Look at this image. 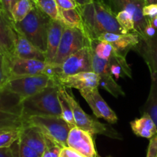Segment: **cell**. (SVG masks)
<instances>
[{"label":"cell","instance_id":"obj_1","mask_svg":"<svg viewBox=\"0 0 157 157\" xmlns=\"http://www.w3.org/2000/svg\"><path fill=\"white\" fill-rule=\"evenodd\" d=\"M78 9L82 18L84 32L90 40L98 39L106 32L128 33L104 0H92L87 4L78 6Z\"/></svg>","mask_w":157,"mask_h":157},{"label":"cell","instance_id":"obj_2","mask_svg":"<svg viewBox=\"0 0 157 157\" xmlns=\"http://www.w3.org/2000/svg\"><path fill=\"white\" fill-rule=\"evenodd\" d=\"M52 18L36 6L23 20L15 22V29L39 50L46 53L48 36Z\"/></svg>","mask_w":157,"mask_h":157},{"label":"cell","instance_id":"obj_3","mask_svg":"<svg viewBox=\"0 0 157 157\" xmlns=\"http://www.w3.org/2000/svg\"><path fill=\"white\" fill-rule=\"evenodd\" d=\"M59 85L49 86L41 92L23 99L24 121L32 115L62 117L59 99Z\"/></svg>","mask_w":157,"mask_h":157},{"label":"cell","instance_id":"obj_4","mask_svg":"<svg viewBox=\"0 0 157 157\" xmlns=\"http://www.w3.org/2000/svg\"><path fill=\"white\" fill-rule=\"evenodd\" d=\"M59 92L70 103L73 110L77 127L89 132L92 135H102L115 139H123L121 134L113 129L110 125L101 123L96 119L90 116L88 114L86 113L75 99L71 89L60 86Z\"/></svg>","mask_w":157,"mask_h":157},{"label":"cell","instance_id":"obj_5","mask_svg":"<svg viewBox=\"0 0 157 157\" xmlns=\"http://www.w3.org/2000/svg\"><path fill=\"white\" fill-rule=\"evenodd\" d=\"M23 126V99L6 89H0V129L12 130Z\"/></svg>","mask_w":157,"mask_h":157},{"label":"cell","instance_id":"obj_6","mask_svg":"<svg viewBox=\"0 0 157 157\" xmlns=\"http://www.w3.org/2000/svg\"><path fill=\"white\" fill-rule=\"evenodd\" d=\"M38 128L45 136L52 139L61 147L67 146V137L71 127L62 117L53 115H32L25 119L24 126Z\"/></svg>","mask_w":157,"mask_h":157},{"label":"cell","instance_id":"obj_7","mask_svg":"<svg viewBox=\"0 0 157 157\" xmlns=\"http://www.w3.org/2000/svg\"><path fill=\"white\" fill-rule=\"evenodd\" d=\"M53 84L57 83L50 77L44 74H39L11 78L4 89L20 95L24 99L41 92Z\"/></svg>","mask_w":157,"mask_h":157},{"label":"cell","instance_id":"obj_8","mask_svg":"<svg viewBox=\"0 0 157 157\" xmlns=\"http://www.w3.org/2000/svg\"><path fill=\"white\" fill-rule=\"evenodd\" d=\"M89 46H90V39L82 30L65 26L58 52L52 63L61 65L69 56Z\"/></svg>","mask_w":157,"mask_h":157},{"label":"cell","instance_id":"obj_9","mask_svg":"<svg viewBox=\"0 0 157 157\" xmlns=\"http://www.w3.org/2000/svg\"><path fill=\"white\" fill-rule=\"evenodd\" d=\"M104 2L115 15L121 11L130 12L134 21L135 32L139 35L140 38H144V30L149 24L143 12L146 6L145 0H104Z\"/></svg>","mask_w":157,"mask_h":157},{"label":"cell","instance_id":"obj_10","mask_svg":"<svg viewBox=\"0 0 157 157\" xmlns=\"http://www.w3.org/2000/svg\"><path fill=\"white\" fill-rule=\"evenodd\" d=\"M9 66L11 79L17 77L29 76L39 74L46 75L49 62L12 56L9 58Z\"/></svg>","mask_w":157,"mask_h":157},{"label":"cell","instance_id":"obj_11","mask_svg":"<svg viewBox=\"0 0 157 157\" xmlns=\"http://www.w3.org/2000/svg\"><path fill=\"white\" fill-rule=\"evenodd\" d=\"M18 35L14 21L0 7V53L9 58L15 56Z\"/></svg>","mask_w":157,"mask_h":157},{"label":"cell","instance_id":"obj_12","mask_svg":"<svg viewBox=\"0 0 157 157\" xmlns=\"http://www.w3.org/2000/svg\"><path fill=\"white\" fill-rule=\"evenodd\" d=\"M83 72H93L90 46H85L76 53L69 56L61 65L60 76L74 75Z\"/></svg>","mask_w":157,"mask_h":157},{"label":"cell","instance_id":"obj_13","mask_svg":"<svg viewBox=\"0 0 157 157\" xmlns=\"http://www.w3.org/2000/svg\"><path fill=\"white\" fill-rule=\"evenodd\" d=\"M92 51V50H91ZM92 69L93 72L99 76L100 86L104 88L106 91L110 92L113 97L125 95V92L122 87L117 84L113 79V75L110 70V64L107 61L101 59L92 52Z\"/></svg>","mask_w":157,"mask_h":157},{"label":"cell","instance_id":"obj_14","mask_svg":"<svg viewBox=\"0 0 157 157\" xmlns=\"http://www.w3.org/2000/svg\"><path fill=\"white\" fill-rule=\"evenodd\" d=\"M80 93L89 105L97 118L104 119L110 124L117 123V115L101 96L98 88L87 91H81Z\"/></svg>","mask_w":157,"mask_h":157},{"label":"cell","instance_id":"obj_15","mask_svg":"<svg viewBox=\"0 0 157 157\" xmlns=\"http://www.w3.org/2000/svg\"><path fill=\"white\" fill-rule=\"evenodd\" d=\"M56 83L68 89H77L81 91H87L100 86L99 76L94 72H83L70 75L59 76Z\"/></svg>","mask_w":157,"mask_h":157},{"label":"cell","instance_id":"obj_16","mask_svg":"<svg viewBox=\"0 0 157 157\" xmlns=\"http://www.w3.org/2000/svg\"><path fill=\"white\" fill-rule=\"evenodd\" d=\"M67 146L87 157H96L98 154L93 135L77 126L71 128L69 132Z\"/></svg>","mask_w":157,"mask_h":157},{"label":"cell","instance_id":"obj_17","mask_svg":"<svg viewBox=\"0 0 157 157\" xmlns=\"http://www.w3.org/2000/svg\"><path fill=\"white\" fill-rule=\"evenodd\" d=\"M98 40L110 43L117 54L127 57V53L139 43L140 36L136 32L126 34L106 32L102 34Z\"/></svg>","mask_w":157,"mask_h":157},{"label":"cell","instance_id":"obj_18","mask_svg":"<svg viewBox=\"0 0 157 157\" xmlns=\"http://www.w3.org/2000/svg\"><path fill=\"white\" fill-rule=\"evenodd\" d=\"M133 50L144 58L150 74H157V34L152 38H140Z\"/></svg>","mask_w":157,"mask_h":157},{"label":"cell","instance_id":"obj_19","mask_svg":"<svg viewBox=\"0 0 157 157\" xmlns=\"http://www.w3.org/2000/svg\"><path fill=\"white\" fill-rule=\"evenodd\" d=\"M18 139L36 151L41 156L45 149V136L38 128L25 125L21 129Z\"/></svg>","mask_w":157,"mask_h":157},{"label":"cell","instance_id":"obj_20","mask_svg":"<svg viewBox=\"0 0 157 157\" xmlns=\"http://www.w3.org/2000/svg\"><path fill=\"white\" fill-rule=\"evenodd\" d=\"M65 26L59 20H52L48 36V49L46 52V62H53V60L58 52L63 31Z\"/></svg>","mask_w":157,"mask_h":157},{"label":"cell","instance_id":"obj_21","mask_svg":"<svg viewBox=\"0 0 157 157\" xmlns=\"http://www.w3.org/2000/svg\"><path fill=\"white\" fill-rule=\"evenodd\" d=\"M15 56L26 59L46 62L45 53L39 50L25 37L19 33L15 43Z\"/></svg>","mask_w":157,"mask_h":157},{"label":"cell","instance_id":"obj_22","mask_svg":"<svg viewBox=\"0 0 157 157\" xmlns=\"http://www.w3.org/2000/svg\"><path fill=\"white\" fill-rule=\"evenodd\" d=\"M132 131L139 137L151 139L157 134V128L151 117L147 114H143L139 119L130 122Z\"/></svg>","mask_w":157,"mask_h":157},{"label":"cell","instance_id":"obj_23","mask_svg":"<svg viewBox=\"0 0 157 157\" xmlns=\"http://www.w3.org/2000/svg\"><path fill=\"white\" fill-rule=\"evenodd\" d=\"M151 75V86L150 93L145 104L140 108L143 114H147L151 117L157 128V74Z\"/></svg>","mask_w":157,"mask_h":157},{"label":"cell","instance_id":"obj_24","mask_svg":"<svg viewBox=\"0 0 157 157\" xmlns=\"http://www.w3.org/2000/svg\"><path fill=\"white\" fill-rule=\"evenodd\" d=\"M108 62L110 72L116 79L120 78H132V69L127 63L125 56L116 54Z\"/></svg>","mask_w":157,"mask_h":157},{"label":"cell","instance_id":"obj_25","mask_svg":"<svg viewBox=\"0 0 157 157\" xmlns=\"http://www.w3.org/2000/svg\"><path fill=\"white\" fill-rule=\"evenodd\" d=\"M58 20L66 27L79 29L84 32L82 18L78 8L67 10L59 9Z\"/></svg>","mask_w":157,"mask_h":157},{"label":"cell","instance_id":"obj_26","mask_svg":"<svg viewBox=\"0 0 157 157\" xmlns=\"http://www.w3.org/2000/svg\"><path fill=\"white\" fill-rule=\"evenodd\" d=\"M90 49L99 58L107 62L117 54L110 43L98 39L90 40Z\"/></svg>","mask_w":157,"mask_h":157},{"label":"cell","instance_id":"obj_27","mask_svg":"<svg viewBox=\"0 0 157 157\" xmlns=\"http://www.w3.org/2000/svg\"><path fill=\"white\" fill-rule=\"evenodd\" d=\"M35 6V2L32 0H17L11 12L14 22H18L24 19Z\"/></svg>","mask_w":157,"mask_h":157},{"label":"cell","instance_id":"obj_28","mask_svg":"<svg viewBox=\"0 0 157 157\" xmlns=\"http://www.w3.org/2000/svg\"><path fill=\"white\" fill-rule=\"evenodd\" d=\"M35 5L52 19L58 20L59 8L55 0H38Z\"/></svg>","mask_w":157,"mask_h":157},{"label":"cell","instance_id":"obj_29","mask_svg":"<svg viewBox=\"0 0 157 157\" xmlns=\"http://www.w3.org/2000/svg\"><path fill=\"white\" fill-rule=\"evenodd\" d=\"M11 149L14 157H41L36 151L19 139L11 146Z\"/></svg>","mask_w":157,"mask_h":157},{"label":"cell","instance_id":"obj_30","mask_svg":"<svg viewBox=\"0 0 157 157\" xmlns=\"http://www.w3.org/2000/svg\"><path fill=\"white\" fill-rule=\"evenodd\" d=\"M21 129H12L5 131L0 133V149L2 148L11 147L17 140L19 139L21 135Z\"/></svg>","mask_w":157,"mask_h":157},{"label":"cell","instance_id":"obj_31","mask_svg":"<svg viewBox=\"0 0 157 157\" xmlns=\"http://www.w3.org/2000/svg\"><path fill=\"white\" fill-rule=\"evenodd\" d=\"M59 99L60 106L61 108V112H62V118L70 125L71 128L76 126V123L74 116L73 110L71 109L70 103L67 99L59 92Z\"/></svg>","mask_w":157,"mask_h":157},{"label":"cell","instance_id":"obj_32","mask_svg":"<svg viewBox=\"0 0 157 157\" xmlns=\"http://www.w3.org/2000/svg\"><path fill=\"white\" fill-rule=\"evenodd\" d=\"M116 18L121 26L128 32H135L133 15L127 11H121L116 15Z\"/></svg>","mask_w":157,"mask_h":157},{"label":"cell","instance_id":"obj_33","mask_svg":"<svg viewBox=\"0 0 157 157\" xmlns=\"http://www.w3.org/2000/svg\"><path fill=\"white\" fill-rule=\"evenodd\" d=\"M10 80L9 58L0 53V89H4Z\"/></svg>","mask_w":157,"mask_h":157},{"label":"cell","instance_id":"obj_34","mask_svg":"<svg viewBox=\"0 0 157 157\" xmlns=\"http://www.w3.org/2000/svg\"><path fill=\"white\" fill-rule=\"evenodd\" d=\"M61 149V146L52 139L45 136V149L41 157H59Z\"/></svg>","mask_w":157,"mask_h":157},{"label":"cell","instance_id":"obj_35","mask_svg":"<svg viewBox=\"0 0 157 157\" xmlns=\"http://www.w3.org/2000/svg\"><path fill=\"white\" fill-rule=\"evenodd\" d=\"M144 15L148 22L157 18V4L146 5L144 8Z\"/></svg>","mask_w":157,"mask_h":157},{"label":"cell","instance_id":"obj_36","mask_svg":"<svg viewBox=\"0 0 157 157\" xmlns=\"http://www.w3.org/2000/svg\"><path fill=\"white\" fill-rule=\"evenodd\" d=\"M147 157H157V134L150 139Z\"/></svg>","mask_w":157,"mask_h":157},{"label":"cell","instance_id":"obj_37","mask_svg":"<svg viewBox=\"0 0 157 157\" xmlns=\"http://www.w3.org/2000/svg\"><path fill=\"white\" fill-rule=\"evenodd\" d=\"M59 9H73L78 8V4L75 0H55Z\"/></svg>","mask_w":157,"mask_h":157},{"label":"cell","instance_id":"obj_38","mask_svg":"<svg viewBox=\"0 0 157 157\" xmlns=\"http://www.w3.org/2000/svg\"><path fill=\"white\" fill-rule=\"evenodd\" d=\"M59 157H87L85 155H82L80 152H77L75 149H71V148L68 147H64L62 148L60 153Z\"/></svg>","mask_w":157,"mask_h":157},{"label":"cell","instance_id":"obj_39","mask_svg":"<svg viewBox=\"0 0 157 157\" xmlns=\"http://www.w3.org/2000/svg\"><path fill=\"white\" fill-rule=\"evenodd\" d=\"M16 1L17 0H0V7L11 18H12L11 12H12V6H14Z\"/></svg>","mask_w":157,"mask_h":157},{"label":"cell","instance_id":"obj_40","mask_svg":"<svg viewBox=\"0 0 157 157\" xmlns=\"http://www.w3.org/2000/svg\"><path fill=\"white\" fill-rule=\"evenodd\" d=\"M157 34V29H155L153 26L149 23L148 26L146 27L145 30H144V36L143 38H152V37L155 36Z\"/></svg>","mask_w":157,"mask_h":157},{"label":"cell","instance_id":"obj_41","mask_svg":"<svg viewBox=\"0 0 157 157\" xmlns=\"http://www.w3.org/2000/svg\"><path fill=\"white\" fill-rule=\"evenodd\" d=\"M0 157H14L11 147L0 149Z\"/></svg>","mask_w":157,"mask_h":157},{"label":"cell","instance_id":"obj_42","mask_svg":"<svg viewBox=\"0 0 157 157\" xmlns=\"http://www.w3.org/2000/svg\"><path fill=\"white\" fill-rule=\"evenodd\" d=\"M76 2L78 3V6H83V5L87 4V3L90 2L92 0H75Z\"/></svg>","mask_w":157,"mask_h":157},{"label":"cell","instance_id":"obj_43","mask_svg":"<svg viewBox=\"0 0 157 157\" xmlns=\"http://www.w3.org/2000/svg\"><path fill=\"white\" fill-rule=\"evenodd\" d=\"M149 23H150L151 26H153V27L155 28V29H157V18H154V19L151 20V21L149 22Z\"/></svg>","mask_w":157,"mask_h":157},{"label":"cell","instance_id":"obj_44","mask_svg":"<svg viewBox=\"0 0 157 157\" xmlns=\"http://www.w3.org/2000/svg\"><path fill=\"white\" fill-rule=\"evenodd\" d=\"M146 5L157 4V0H145Z\"/></svg>","mask_w":157,"mask_h":157},{"label":"cell","instance_id":"obj_45","mask_svg":"<svg viewBox=\"0 0 157 157\" xmlns=\"http://www.w3.org/2000/svg\"><path fill=\"white\" fill-rule=\"evenodd\" d=\"M96 157H103V156H101V155H100L99 154H98V155H97ZM107 157H112L111 155H108V156H107Z\"/></svg>","mask_w":157,"mask_h":157},{"label":"cell","instance_id":"obj_46","mask_svg":"<svg viewBox=\"0 0 157 157\" xmlns=\"http://www.w3.org/2000/svg\"><path fill=\"white\" fill-rule=\"evenodd\" d=\"M32 1H33L34 2H35V3H36L37 2H38V0H32Z\"/></svg>","mask_w":157,"mask_h":157}]
</instances>
